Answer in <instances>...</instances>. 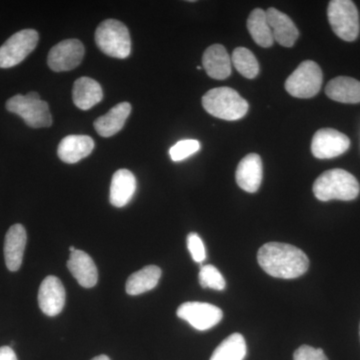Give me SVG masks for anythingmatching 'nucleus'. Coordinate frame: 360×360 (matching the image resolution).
<instances>
[{"instance_id": "obj_25", "label": "nucleus", "mask_w": 360, "mask_h": 360, "mask_svg": "<svg viewBox=\"0 0 360 360\" xmlns=\"http://www.w3.org/2000/svg\"><path fill=\"white\" fill-rule=\"evenodd\" d=\"M248 354L245 338L233 333L215 348L210 360H243Z\"/></svg>"}, {"instance_id": "obj_15", "label": "nucleus", "mask_w": 360, "mask_h": 360, "mask_svg": "<svg viewBox=\"0 0 360 360\" xmlns=\"http://www.w3.org/2000/svg\"><path fill=\"white\" fill-rule=\"evenodd\" d=\"M266 16L274 40L284 47H292L300 32L290 16L274 7L267 9Z\"/></svg>"}, {"instance_id": "obj_24", "label": "nucleus", "mask_w": 360, "mask_h": 360, "mask_svg": "<svg viewBox=\"0 0 360 360\" xmlns=\"http://www.w3.org/2000/svg\"><path fill=\"white\" fill-rule=\"evenodd\" d=\"M248 30L255 44L259 46L267 49L274 44V35L267 21L266 11L262 8L255 9L250 13L248 20Z\"/></svg>"}, {"instance_id": "obj_11", "label": "nucleus", "mask_w": 360, "mask_h": 360, "mask_svg": "<svg viewBox=\"0 0 360 360\" xmlns=\"http://www.w3.org/2000/svg\"><path fill=\"white\" fill-rule=\"evenodd\" d=\"M349 146V139L342 132L322 129L317 130L312 139L311 153L319 160H328L347 153Z\"/></svg>"}, {"instance_id": "obj_16", "label": "nucleus", "mask_w": 360, "mask_h": 360, "mask_svg": "<svg viewBox=\"0 0 360 360\" xmlns=\"http://www.w3.org/2000/svg\"><path fill=\"white\" fill-rule=\"evenodd\" d=\"M68 267L82 288H91L96 285L98 279L96 265L84 251L77 250L71 252Z\"/></svg>"}, {"instance_id": "obj_21", "label": "nucleus", "mask_w": 360, "mask_h": 360, "mask_svg": "<svg viewBox=\"0 0 360 360\" xmlns=\"http://www.w3.org/2000/svg\"><path fill=\"white\" fill-rule=\"evenodd\" d=\"M131 112V105L129 103H122L111 108L106 115L97 118L94 129L103 137H110L120 132Z\"/></svg>"}, {"instance_id": "obj_17", "label": "nucleus", "mask_w": 360, "mask_h": 360, "mask_svg": "<svg viewBox=\"0 0 360 360\" xmlns=\"http://www.w3.org/2000/svg\"><path fill=\"white\" fill-rule=\"evenodd\" d=\"M94 139L87 135H68L59 143L58 158L63 162L77 163L87 158L94 151Z\"/></svg>"}, {"instance_id": "obj_10", "label": "nucleus", "mask_w": 360, "mask_h": 360, "mask_svg": "<svg viewBox=\"0 0 360 360\" xmlns=\"http://www.w3.org/2000/svg\"><path fill=\"white\" fill-rule=\"evenodd\" d=\"M84 56V46L78 39H66L54 45L49 53L47 63L56 72L70 71L82 63Z\"/></svg>"}, {"instance_id": "obj_12", "label": "nucleus", "mask_w": 360, "mask_h": 360, "mask_svg": "<svg viewBox=\"0 0 360 360\" xmlns=\"http://www.w3.org/2000/svg\"><path fill=\"white\" fill-rule=\"evenodd\" d=\"M65 304V290L58 277H45L39 291V305L47 316H56Z\"/></svg>"}, {"instance_id": "obj_27", "label": "nucleus", "mask_w": 360, "mask_h": 360, "mask_svg": "<svg viewBox=\"0 0 360 360\" xmlns=\"http://www.w3.org/2000/svg\"><path fill=\"white\" fill-rule=\"evenodd\" d=\"M200 283L203 288H212L214 290H224L226 283L219 269L213 265L207 264L201 267Z\"/></svg>"}, {"instance_id": "obj_31", "label": "nucleus", "mask_w": 360, "mask_h": 360, "mask_svg": "<svg viewBox=\"0 0 360 360\" xmlns=\"http://www.w3.org/2000/svg\"><path fill=\"white\" fill-rule=\"evenodd\" d=\"M0 360H18L15 352L11 347H0Z\"/></svg>"}, {"instance_id": "obj_28", "label": "nucleus", "mask_w": 360, "mask_h": 360, "mask_svg": "<svg viewBox=\"0 0 360 360\" xmlns=\"http://www.w3.org/2000/svg\"><path fill=\"white\" fill-rule=\"evenodd\" d=\"M200 149V142L196 139H184L174 144L169 149V155L172 160L177 162L186 160L189 156L193 155Z\"/></svg>"}, {"instance_id": "obj_19", "label": "nucleus", "mask_w": 360, "mask_h": 360, "mask_svg": "<svg viewBox=\"0 0 360 360\" xmlns=\"http://www.w3.org/2000/svg\"><path fill=\"white\" fill-rule=\"evenodd\" d=\"M136 191V179L127 169H120L113 174L110 184V200L115 207L129 205Z\"/></svg>"}, {"instance_id": "obj_3", "label": "nucleus", "mask_w": 360, "mask_h": 360, "mask_svg": "<svg viewBox=\"0 0 360 360\" xmlns=\"http://www.w3.org/2000/svg\"><path fill=\"white\" fill-rule=\"evenodd\" d=\"M202 105L210 115L229 122L240 120L248 111V101L236 90L225 86L206 92Z\"/></svg>"}, {"instance_id": "obj_14", "label": "nucleus", "mask_w": 360, "mask_h": 360, "mask_svg": "<svg viewBox=\"0 0 360 360\" xmlns=\"http://www.w3.org/2000/svg\"><path fill=\"white\" fill-rule=\"evenodd\" d=\"M27 236L25 226L14 224L7 231L4 241V258L7 269L11 271H18L22 264Z\"/></svg>"}, {"instance_id": "obj_22", "label": "nucleus", "mask_w": 360, "mask_h": 360, "mask_svg": "<svg viewBox=\"0 0 360 360\" xmlns=\"http://www.w3.org/2000/svg\"><path fill=\"white\" fill-rule=\"evenodd\" d=\"M329 98L341 103H360V82L352 77L333 78L326 87Z\"/></svg>"}, {"instance_id": "obj_30", "label": "nucleus", "mask_w": 360, "mask_h": 360, "mask_svg": "<svg viewBox=\"0 0 360 360\" xmlns=\"http://www.w3.org/2000/svg\"><path fill=\"white\" fill-rule=\"evenodd\" d=\"M293 360H328L321 348L302 345L295 350Z\"/></svg>"}, {"instance_id": "obj_33", "label": "nucleus", "mask_w": 360, "mask_h": 360, "mask_svg": "<svg viewBox=\"0 0 360 360\" xmlns=\"http://www.w3.org/2000/svg\"><path fill=\"white\" fill-rule=\"evenodd\" d=\"M70 252H73V251H75L77 250H75V248H73V246H70Z\"/></svg>"}, {"instance_id": "obj_29", "label": "nucleus", "mask_w": 360, "mask_h": 360, "mask_svg": "<svg viewBox=\"0 0 360 360\" xmlns=\"http://www.w3.org/2000/svg\"><path fill=\"white\" fill-rule=\"evenodd\" d=\"M187 248H188L189 252H191L194 262H198V264L205 262L206 258L205 248L202 239L198 233L191 232L188 234V236H187Z\"/></svg>"}, {"instance_id": "obj_32", "label": "nucleus", "mask_w": 360, "mask_h": 360, "mask_svg": "<svg viewBox=\"0 0 360 360\" xmlns=\"http://www.w3.org/2000/svg\"><path fill=\"white\" fill-rule=\"evenodd\" d=\"M91 360H110L108 355H98V356L94 357Z\"/></svg>"}, {"instance_id": "obj_18", "label": "nucleus", "mask_w": 360, "mask_h": 360, "mask_svg": "<svg viewBox=\"0 0 360 360\" xmlns=\"http://www.w3.org/2000/svg\"><path fill=\"white\" fill-rule=\"evenodd\" d=\"M203 68L208 77L214 79H225L231 75V59L224 45L213 44L208 47L202 56Z\"/></svg>"}, {"instance_id": "obj_23", "label": "nucleus", "mask_w": 360, "mask_h": 360, "mask_svg": "<svg viewBox=\"0 0 360 360\" xmlns=\"http://www.w3.org/2000/svg\"><path fill=\"white\" fill-rule=\"evenodd\" d=\"M161 276V269L155 265H148L129 277L125 290L129 295H139L156 288Z\"/></svg>"}, {"instance_id": "obj_26", "label": "nucleus", "mask_w": 360, "mask_h": 360, "mask_svg": "<svg viewBox=\"0 0 360 360\" xmlns=\"http://www.w3.org/2000/svg\"><path fill=\"white\" fill-rule=\"evenodd\" d=\"M231 60L234 68L243 77L248 79L257 77L259 72V65L255 54L250 49L245 47H238L234 49Z\"/></svg>"}, {"instance_id": "obj_9", "label": "nucleus", "mask_w": 360, "mask_h": 360, "mask_svg": "<svg viewBox=\"0 0 360 360\" xmlns=\"http://www.w3.org/2000/svg\"><path fill=\"white\" fill-rule=\"evenodd\" d=\"M179 319L186 321L193 328L203 331L212 328L221 321L224 312L219 307L205 302H186L176 311Z\"/></svg>"}, {"instance_id": "obj_2", "label": "nucleus", "mask_w": 360, "mask_h": 360, "mask_svg": "<svg viewBox=\"0 0 360 360\" xmlns=\"http://www.w3.org/2000/svg\"><path fill=\"white\" fill-rule=\"evenodd\" d=\"M359 193L360 186L354 175L338 168L323 172L314 184L315 198L321 201L354 200Z\"/></svg>"}, {"instance_id": "obj_4", "label": "nucleus", "mask_w": 360, "mask_h": 360, "mask_svg": "<svg viewBox=\"0 0 360 360\" xmlns=\"http://www.w3.org/2000/svg\"><path fill=\"white\" fill-rule=\"evenodd\" d=\"M98 49L110 58L124 59L131 51V39L127 26L116 20L103 21L96 32Z\"/></svg>"}, {"instance_id": "obj_13", "label": "nucleus", "mask_w": 360, "mask_h": 360, "mask_svg": "<svg viewBox=\"0 0 360 360\" xmlns=\"http://www.w3.org/2000/svg\"><path fill=\"white\" fill-rule=\"evenodd\" d=\"M264 176V167L260 156L250 153L243 158L236 169L238 186L250 193H257Z\"/></svg>"}, {"instance_id": "obj_1", "label": "nucleus", "mask_w": 360, "mask_h": 360, "mask_svg": "<svg viewBox=\"0 0 360 360\" xmlns=\"http://www.w3.org/2000/svg\"><path fill=\"white\" fill-rule=\"evenodd\" d=\"M260 267L276 278L292 279L303 276L309 266L307 255L300 248L286 243H269L257 253Z\"/></svg>"}, {"instance_id": "obj_6", "label": "nucleus", "mask_w": 360, "mask_h": 360, "mask_svg": "<svg viewBox=\"0 0 360 360\" xmlns=\"http://www.w3.org/2000/svg\"><path fill=\"white\" fill-rule=\"evenodd\" d=\"M328 21L340 39L352 42L359 34V14L350 0H333L328 8Z\"/></svg>"}, {"instance_id": "obj_20", "label": "nucleus", "mask_w": 360, "mask_h": 360, "mask_svg": "<svg viewBox=\"0 0 360 360\" xmlns=\"http://www.w3.org/2000/svg\"><path fill=\"white\" fill-rule=\"evenodd\" d=\"M103 97L101 84L90 77H80L73 85L72 98L77 108L82 110H89Z\"/></svg>"}, {"instance_id": "obj_5", "label": "nucleus", "mask_w": 360, "mask_h": 360, "mask_svg": "<svg viewBox=\"0 0 360 360\" xmlns=\"http://www.w3.org/2000/svg\"><path fill=\"white\" fill-rule=\"evenodd\" d=\"M6 110L14 115H20L28 127L33 129L49 127L52 117L49 104L41 101L37 92H28L26 96L11 97L7 101Z\"/></svg>"}, {"instance_id": "obj_8", "label": "nucleus", "mask_w": 360, "mask_h": 360, "mask_svg": "<svg viewBox=\"0 0 360 360\" xmlns=\"http://www.w3.org/2000/svg\"><path fill=\"white\" fill-rule=\"evenodd\" d=\"M39 32L23 30L16 32L0 47V68H11L20 65L39 44Z\"/></svg>"}, {"instance_id": "obj_7", "label": "nucleus", "mask_w": 360, "mask_h": 360, "mask_svg": "<svg viewBox=\"0 0 360 360\" xmlns=\"http://www.w3.org/2000/svg\"><path fill=\"white\" fill-rule=\"evenodd\" d=\"M321 68L312 60H305L288 77L285 89L290 96L297 98H311L321 91Z\"/></svg>"}]
</instances>
